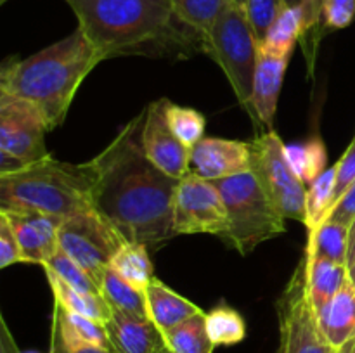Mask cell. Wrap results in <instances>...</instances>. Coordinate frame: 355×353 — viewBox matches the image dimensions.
I'll return each instance as SVG.
<instances>
[{
    "instance_id": "obj_1",
    "label": "cell",
    "mask_w": 355,
    "mask_h": 353,
    "mask_svg": "<svg viewBox=\"0 0 355 353\" xmlns=\"http://www.w3.org/2000/svg\"><path fill=\"white\" fill-rule=\"evenodd\" d=\"M146 111L128 121L103 152L87 161L94 210L128 242L156 246L173 237L179 180L156 168L142 147Z\"/></svg>"
},
{
    "instance_id": "obj_2",
    "label": "cell",
    "mask_w": 355,
    "mask_h": 353,
    "mask_svg": "<svg viewBox=\"0 0 355 353\" xmlns=\"http://www.w3.org/2000/svg\"><path fill=\"white\" fill-rule=\"evenodd\" d=\"M104 61L116 55L207 52V38L175 16L170 0H66Z\"/></svg>"
},
{
    "instance_id": "obj_3",
    "label": "cell",
    "mask_w": 355,
    "mask_h": 353,
    "mask_svg": "<svg viewBox=\"0 0 355 353\" xmlns=\"http://www.w3.org/2000/svg\"><path fill=\"white\" fill-rule=\"evenodd\" d=\"M104 57L80 28L26 59H9L0 71V92L33 104L49 130L66 120L76 90Z\"/></svg>"
},
{
    "instance_id": "obj_4",
    "label": "cell",
    "mask_w": 355,
    "mask_h": 353,
    "mask_svg": "<svg viewBox=\"0 0 355 353\" xmlns=\"http://www.w3.org/2000/svg\"><path fill=\"white\" fill-rule=\"evenodd\" d=\"M0 210L33 211L66 220L94 210L92 179L85 163L49 158L0 176Z\"/></svg>"
},
{
    "instance_id": "obj_5",
    "label": "cell",
    "mask_w": 355,
    "mask_h": 353,
    "mask_svg": "<svg viewBox=\"0 0 355 353\" xmlns=\"http://www.w3.org/2000/svg\"><path fill=\"white\" fill-rule=\"evenodd\" d=\"M227 210V230L222 235L231 248L248 255L262 242L284 232L286 218L279 213L253 172L215 182Z\"/></svg>"
},
{
    "instance_id": "obj_6",
    "label": "cell",
    "mask_w": 355,
    "mask_h": 353,
    "mask_svg": "<svg viewBox=\"0 0 355 353\" xmlns=\"http://www.w3.org/2000/svg\"><path fill=\"white\" fill-rule=\"evenodd\" d=\"M207 54L220 66L239 104L252 114L253 82L260 44L245 10L236 0L218 16L208 31Z\"/></svg>"
},
{
    "instance_id": "obj_7",
    "label": "cell",
    "mask_w": 355,
    "mask_h": 353,
    "mask_svg": "<svg viewBox=\"0 0 355 353\" xmlns=\"http://www.w3.org/2000/svg\"><path fill=\"white\" fill-rule=\"evenodd\" d=\"M279 345L276 353H338L319 327L307 291V266L302 256L276 303Z\"/></svg>"
},
{
    "instance_id": "obj_8",
    "label": "cell",
    "mask_w": 355,
    "mask_h": 353,
    "mask_svg": "<svg viewBox=\"0 0 355 353\" xmlns=\"http://www.w3.org/2000/svg\"><path fill=\"white\" fill-rule=\"evenodd\" d=\"M252 147V172L286 220H297L305 225V197L307 185L288 163L284 147L277 134L263 132L250 142Z\"/></svg>"
},
{
    "instance_id": "obj_9",
    "label": "cell",
    "mask_w": 355,
    "mask_h": 353,
    "mask_svg": "<svg viewBox=\"0 0 355 353\" xmlns=\"http://www.w3.org/2000/svg\"><path fill=\"white\" fill-rule=\"evenodd\" d=\"M125 241L96 210L66 218L59 230V249L75 260L99 284L113 256Z\"/></svg>"
},
{
    "instance_id": "obj_10",
    "label": "cell",
    "mask_w": 355,
    "mask_h": 353,
    "mask_svg": "<svg viewBox=\"0 0 355 353\" xmlns=\"http://www.w3.org/2000/svg\"><path fill=\"white\" fill-rule=\"evenodd\" d=\"M227 210L215 182L187 173L173 196V234L222 235L227 230Z\"/></svg>"
},
{
    "instance_id": "obj_11",
    "label": "cell",
    "mask_w": 355,
    "mask_h": 353,
    "mask_svg": "<svg viewBox=\"0 0 355 353\" xmlns=\"http://www.w3.org/2000/svg\"><path fill=\"white\" fill-rule=\"evenodd\" d=\"M44 114L28 100L0 92V152L33 165L49 158Z\"/></svg>"
},
{
    "instance_id": "obj_12",
    "label": "cell",
    "mask_w": 355,
    "mask_h": 353,
    "mask_svg": "<svg viewBox=\"0 0 355 353\" xmlns=\"http://www.w3.org/2000/svg\"><path fill=\"white\" fill-rule=\"evenodd\" d=\"M142 147L149 161L172 179L180 180L191 173V147L170 130L165 118V99L155 100L146 109Z\"/></svg>"
},
{
    "instance_id": "obj_13",
    "label": "cell",
    "mask_w": 355,
    "mask_h": 353,
    "mask_svg": "<svg viewBox=\"0 0 355 353\" xmlns=\"http://www.w3.org/2000/svg\"><path fill=\"white\" fill-rule=\"evenodd\" d=\"M191 172L210 182L252 172L250 142L218 137L201 138L191 149Z\"/></svg>"
},
{
    "instance_id": "obj_14",
    "label": "cell",
    "mask_w": 355,
    "mask_h": 353,
    "mask_svg": "<svg viewBox=\"0 0 355 353\" xmlns=\"http://www.w3.org/2000/svg\"><path fill=\"white\" fill-rule=\"evenodd\" d=\"M0 211L6 215L16 234L23 263L44 266L59 251L62 218L33 211Z\"/></svg>"
},
{
    "instance_id": "obj_15",
    "label": "cell",
    "mask_w": 355,
    "mask_h": 353,
    "mask_svg": "<svg viewBox=\"0 0 355 353\" xmlns=\"http://www.w3.org/2000/svg\"><path fill=\"white\" fill-rule=\"evenodd\" d=\"M288 62H290V57L286 55L272 54L260 47L255 82H253L252 118L269 130L272 128L274 116H276L277 100L283 89Z\"/></svg>"
},
{
    "instance_id": "obj_16",
    "label": "cell",
    "mask_w": 355,
    "mask_h": 353,
    "mask_svg": "<svg viewBox=\"0 0 355 353\" xmlns=\"http://www.w3.org/2000/svg\"><path fill=\"white\" fill-rule=\"evenodd\" d=\"M107 338L114 353H165V334L151 318H139L113 311L106 322Z\"/></svg>"
},
{
    "instance_id": "obj_17",
    "label": "cell",
    "mask_w": 355,
    "mask_h": 353,
    "mask_svg": "<svg viewBox=\"0 0 355 353\" xmlns=\"http://www.w3.org/2000/svg\"><path fill=\"white\" fill-rule=\"evenodd\" d=\"M319 327L333 348L340 350L355 341V286L347 282L338 294L315 311Z\"/></svg>"
},
{
    "instance_id": "obj_18",
    "label": "cell",
    "mask_w": 355,
    "mask_h": 353,
    "mask_svg": "<svg viewBox=\"0 0 355 353\" xmlns=\"http://www.w3.org/2000/svg\"><path fill=\"white\" fill-rule=\"evenodd\" d=\"M146 300H148L149 318L163 332L203 311L193 301L180 296L156 277H153L151 282L146 287Z\"/></svg>"
},
{
    "instance_id": "obj_19",
    "label": "cell",
    "mask_w": 355,
    "mask_h": 353,
    "mask_svg": "<svg viewBox=\"0 0 355 353\" xmlns=\"http://www.w3.org/2000/svg\"><path fill=\"white\" fill-rule=\"evenodd\" d=\"M304 258L307 266L309 298L318 311L349 282V266L321 256H312L307 249H304Z\"/></svg>"
},
{
    "instance_id": "obj_20",
    "label": "cell",
    "mask_w": 355,
    "mask_h": 353,
    "mask_svg": "<svg viewBox=\"0 0 355 353\" xmlns=\"http://www.w3.org/2000/svg\"><path fill=\"white\" fill-rule=\"evenodd\" d=\"M51 334L58 336L68 345H96L111 350L106 324L85 317V315L73 314L55 303Z\"/></svg>"
},
{
    "instance_id": "obj_21",
    "label": "cell",
    "mask_w": 355,
    "mask_h": 353,
    "mask_svg": "<svg viewBox=\"0 0 355 353\" xmlns=\"http://www.w3.org/2000/svg\"><path fill=\"white\" fill-rule=\"evenodd\" d=\"M45 275H47L49 284H51L55 305L62 307L64 310L73 311V314L85 315V317L94 318V320L103 322V324H106L110 320L111 315H113V310L107 305V301L104 300L103 294L82 293V291L73 289L68 284L59 280L54 273L45 272Z\"/></svg>"
},
{
    "instance_id": "obj_22",
    "label": "cell",
    "mask_w": 355,
    "mask_h": 353,
    "mask_svg": "<svg viewBox=\"0 0 355 353\" xmlns=\"http://www.w3.org/2000/svg\"><path fill=\"white\" fill-rule=\"evenodd\" d=\"M101 294L113 311L139 318H149L146 289L132 286L111 269L104 272L103 280H101Z\"/></svg>"
},
{
    "instance_id": "obj_23",
    "label": "cell",
    "mask_w": 355,
    "mask_h": 353,
    "mask_svg": "<svg viewBox=\"0 0 355 353\" xmlns=\"http://www.w3.org/2000/svg\"><path fill=\"white\" fill-rule=\"evenodd\" d=\"M110 269L139 289H146L155 277L148 246L139 242H123L111 260Z\"/></svg>"
},
{
    "instance_id": "obj_24",
    "label": "cell",
    "mask_w": 355,
    "mask_h": 353,
    "mask_svg": "<svg viewBox=\"0 0 355 353\" xmlns=\"http://www.w3.org/2000/svg\"><path fill=\"white\" fill-rule=\"evenodd\" d=\"M163 334L172 353H214L215 350L214 341L208 334L205 311L187 318Z\"/></svg>"
},
{
    "instance_id": "obj_25",
    "label": "cell",
    "mask_w": 355,
    "mask_h": 353,
    "mask_svg": "<svg viewBox=\"0 0 355 353\" xmlns=\"http://www.w3.org/2000/svg\"><path fill=\"white\" fill-rule=\"evenodd\" d=\"M304 28V7H286L276 19V23L272 24L260 47L272 52V54L291 57L295 45H297V42H300Z\"/></svg>"
},
{
    "instance_id": "obj_26",
    "label": "cell",
    "mask_w": 355,
    "mask_h": 353,
    "mask_svg": "<svg viewBox=\"0 0 355 353\" xmlns=\"http://www.w3.org/2000/svg\"><path fill=\"white\" fill-rule=\"evenodd\" d=\"M305 249L312 256H321V258L347 265V258H349V227L336 224V221H322L315 230L309 232V241Z\"/></svg>"
},
{
    "instance_id": "obj_27",
    "label": "cell",
    "mask_w": 355,
    "mask_h": 353,
    "mask_svg": "<svg viewBox=\"0 0 355 353\" xmlns=\"http://www.w3.org/2000/svg\"><path fill=\"white\" fill-rule=\"evenodd\" d=\"M335 183L336 170L335 166L326 168L324 173L318 176L307 187L305 197V227L309 232L315 230L322 221H326L329 211L335 206Z\"/></svg>"
},
{
    "instance_id": "obj_28",
    "label": "cell",
    "mask_w": 355,
    "mask_h": 353,
    "mask_svg": "<svg viewBox=\"0 0 355 353\" xmlns=\"http://www.w3.org/2000/svg\"><path fill=\"white\" fill-rule=\"evenodd\" d=\"M288 163L295 170L302 182L305 185H311L321 173H324L328 154H326V145L321 138L314 137L302 144H291L284 147Z\"/></svg>"
},
{
    "instance_id": "obj_29",
    "label": "cell",
    "mask_w": 355,
    "mask_h": 353,
    "mask_svg": "<svg viewBox=\"0 0 355 353\" xmlns=\"http://www.w3.org/2000/svg\"><path fill=\"white\" fill-rule=\"evenodd\" d=\"M234 0H170L175 16L207 38L215 21Z\"/></svg>"
},
{
    "instance_id": "obj_30",
    "label": "cell",
    "mask_w": 355,
    "mask_h": 353,
    "mask_svg": "<svg viewBox=\"0 0 355 353\" xmlns=\"http://www.w3.org/2000/svg\"><path fill=\"white\" fill-rule=\"evenodd\" d=\"M207 329L215 346L241 343L246 336V324L239 311L227 305H218L207 314Z\"/></svg>"
},
{
    "instance_id": "obj_31",
    "label": "cell",
    "mask_w": 355,
    "mask_h": 353,
    "mask_svg": "<svg viewBox=\"0 0 355 353\" xmlns=\"http://www.w3.org/2000/svg\"><path fill=\"white\" fill-rule=\"evenodd\" d=\"M165 118L173 135L187 147L193 149L201 138H205L207 121H205L203 114L198 113L193 107L179 106V104H173L172 100L165 99Z\"/></svg>"
},
{
    "instance_id": "obj_32",
    "label": "cell",
    "mask_w": 355,
    "mask_h": 353,
    "mask_svg": "<svg viewBox=\"0 0 355 353\" xmlns=\"http://www.w3.org/2000/svg\"><path fill=\"white\" fill-rule=\"evenodd\" d=\"M44 270L49 273H54L59 280L68 284L73 289L92 294L101 293V287L96 282V279L85 269H82L75 260H71L66 253H62L61 249L45 263Z\"/></svg>"
},
{
    "instance_id": "obj_33",
    "label": "cell",
    "mask_w": 355,
    "mask_h": 353,
    "mask_svg": "<svg viewBox=\"0 0 355 353\" xmlns=\"http://www.w3.org/2000/svg\"><path fill=\"white\" fill-rule=\"evenodd\" d=\"M236 2L245 10L250 26L260 45L263 44L267 33L281 16V12L286 9L284 0H236Z\"/></svg>"
},
{
    "instance_id": "obj_34",
    "label": "cell",
    "mask_w": 355,
    "mask_h": 353,
    "mask_svg": "<svg viewBox=\"0 0 355 353\" xmlns=\"http://www.w3.org/2000/svg\"><path fill=\"white\" fill-rule=\"evenodd\" d=\"M322 26L326 30H343L355 17V0H321Z\"/></svg>"
},
{
    "instance_id": "obj_35",
    "label": "cell",
    "mask_w": 355,
    "mask_h": 353,
    "mask_svg": "<svg viewBox=\"0 0 355 353\" xmlns=\"http://www.w3.org/2000/svg\"><path fill=\"white\" fill-rule=\"evenodd\" d=\"M16 263H23L19 244H17L16 234H14L9 220L0 211V266L7 269Z\"/></svg>"
},
{
    "instance_id": "obj_36",
    "label": "cell",
    "mask_w": 355,
    "mask_h": 353,
    "mask_svg": "<svg viewBox=\"0 0 355 353\" xmlns=\"http://www.w3.org/2000/svg\"><path fill=\"white\" fill-rule=\"evenodd\" d=\"M336 183H335V203L342 197V194L355 182V137L343 152L340 161L335 165Z\"/></svg>"
},
{
    "instance_id": "obj_37",
    "label": "cell",
    "mask_w": 355,
    "mask_h": 353,
    "mask_svg": "<svg viewBox=\"0 0 355 353\" xmlns=\"http://www.w3.org/2000/svg\"><path fill=\"white\" fill-rule=\"evenodd\" d=\"M354 218H355V182L342 194V197L336 201L335 206H333V210L329 211L326 220L336 221V224H342L349 227V225L352 224Z\"/></svg>"
},
{
    "instance_id": "obj_38",
    "label": "cell",
    "mask_w": 355,
    "mask_h": 353,
    "mask_svg": "<svg viewBox=\"0 0 355 353\" xmlns=\"http://www.w3.org/2000/svg\"><path fill=\"white\" fill-rule=\"evenodd\" d=\"M51 353H114L113 350L96 345H68L58 336L51 334Z\"/></svg>"
},
{
    "instance_id": "obj_39",
    "label": "cell",
    "mask_w": 355,
    "mask_h": 353,
    "mask_svg": "<svg viewBox=\"0 0 355 353\" xmlns=\"http://www.w3.org/2000/svg\"><path fill=\"white\" fill-rule=\"evenodd\" d=\"M355 260V218L352 224L349 225V258H347V265H350Z\"/></svg>"
},
{
    "instance_id": "obj_40",
    "label": "cell",
    "mask_w": 355,
    "mask_h": 353,
    "mask_svg": "<svg viewBox=\"0 0 355 353\" xmlns=\"http://www.w3.org/2000/svg\"><path fill=\"white\" fill-rule=\"evenodd\" d=\"M309 0H284V3H286V7H302L305 6Z\"/></svg>"
},
{
    "instance_id": "obj_41",
    "label": "cell",
    "mask_w": 355,
    "mask_h": 353,
    "mask_svg": "<svg viewBox=\"0 0 355 353\" xmlns=\"http://www.w3.org/2000/svg\"><path fill=\"white\" fill-rule=\"evenodd\" d=\"M349 279H350V282L355 286V260L349 265Z\"/></svg>"
},
{
    "instance_id": "obj_42",
    "label": "cell",
    "mask_w": 355,
    "mask_h": 353,
    "mask_svg": "<svg viewBox=\"0 0 355 353\" xmlns=\"http://www.w3.org/2000/svg\"><path fill=\"white\" fill-rule=\"evenodd\" d=\"M338 353H355V341L349 343V345H347V346H343V348L340 350Z\"/></svg>"
},
{
    "instance_id": "obj_43",
    "label": "cell",
    "mask_w": 355,
    "mask_h": 353,
    "mask_svg": "<svg viewBox=\"0 0 355 353\" xmlns=\"http://www.w3.org/2000/svg\"><path fill=\"white\" fill-rule=\"evenodd\" d=\"M0 2H2V3H3V2H7V0H0Z\"/></svg>"
},
{
    "instance_id": "obj_44",
    "label": "cell",
    "mask_w": 355,
    "mask_h": 353,
    "mask_svg": "<svg viewBox=\"0 0 355 353\" xmlns=\"http://www.w3.org/2000/svg\"><path fill=\"white\" fill-rule=\"evenodd\" d=\"M165 353H172V352H170V350H168V352H165Z\"/></svg>"
}]
</instances>
